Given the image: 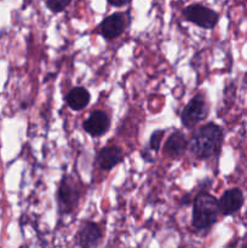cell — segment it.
Returning <instances> with one entry per match:
<instances>
[{
	"mask_svg": "<svg viewBox=\"0 0 247 248\" xmlns=\"http://www.w3.org/2000/svg\"><path fill=\"white\" fill-rule=\"evenodd\" d=\"M224 132L220 126L208 123L199 127L191 135L188 149L195 157L201 160L217 156L222 149Z\"/></svg>",
	"mask_w": 247,
	"mask_h": 248,
	"instance_id": "cell-1",
	"label": "cell"
},
{
	"mask_svg": "<svg viewBox=\"0 0 247 248\" xmlns=\"http://www.w3.org/2000/svg\"><path fill=\"white\" fill-rule=\"evenodd\" d=\"M218 200L207 191L196 195L193 205V227L196 230H208L217 223L219 217Z\"/></svg>",
	"mask_w": 247,
	"mask_h": 248,
	"instance_id": "cell-2",
	"label": "cell"
},
{
	"mask_svg": "<svg viewBox=\"0 0 247 248\" xmlns=\"http://www.w3.org/2000/svg\"><path fill=\"white\" fill-rule=\"evenodd\" d=\"M82 196V184L79 179L68 174L61 181L57 191V205L60 213L69 215L80 202Z\"/></svg>",
	"mask_w": 247,
	"mask_h": 248,
	"instance_id": "cell-3",
	"label": "cell"
},
{
	"mask_svg": "<svg viewBox=\"0 0 247 248\" xmlns=\"http://www.w3.org/2000/svg\"><path fill=\"white\" fill-rule=\"evenodd\" d=\"M210 111V106L207 103L205 94L199 92L189 101V103L184 107L181 114V120L184 127L193 128L198 124L206 120Z\"/></svg>",
	"mask_w": 247,
	"mask_h": 248,
	"instance_id": "cell-4",
	"label": "cell"
},
{
	"mask_svg": "<svg viewBox=\"0 0 247 248\" xmlns=\"http://www.w3.org/2000/svg\"><path fill=\"white\" fill-rule=\"evenodd\" d=\"M182 15L186 21L203 29L215 28L216 24L219 21V15L217 11L201 4L188 5L182 10Z\"/></svg>",
	"mask_w": 247,
	"mask_h": 248,
	"instance_id": "cell-5",
	"label": "cell"
},
{
	"mask_svg": "<svg viewBox=\"0 0 247 248\" xmlns=\"http://www.w3.org/2000/svg\"><path fill=\"white\" fill-rule=\"evenodd\" d=\"M130 22L131 17L128 12H115L103 18L98 26V31L104 39L113 40L126 31Z\"/></svg>",
	"mask_w": 247,
	"mask_h": 248,
	"instance_id": "cell-6",
	"label": "cell"
},
{
	"mask_svg": "<svg viewBox=\"0 0 247 248\" xmlns=\"http://www.w3.org/2000/svg\"><path fill=\"white\" fill-rule=\"evenodd\" d=\"M245 202L244 193L240 188H232L225 190L218 200L219 212L223 216H232L239 212Z\"/></svg>",
	"mask_w": 247,
	"mask_h": 248,
	"instance_id": "cell-7",
	"label": "cell"
},
{
	"mask_svg": "<svg viewBox=\"0 0 247 248\" xmlns=\"http://www.w3.org/2000/svg\"><path fill=\"white\" fill-rule=\"evenodd\" d=\"M110 127V118L104 110H94L82 124L85 132L92 137H101L106 135Z\"/></svg>",
	"mask_w": 247,
	"mask_h": 248,
	"instance_id": "cell-8",
	"label": "cell"
},
{
	"mask_svg": "<svg viewBox=\"0 0 247 248\" xmlns=\"http://www.w3.org/2000/svg\"><path fill=\"white\" fill-rule=\"evenodd\" d=\"M102 230L94 222H85L77 232V245L80 247H97L102 241Z\"/></svg>",
	"mask_w": 247,
	"mask_h": 248,
	"instance_id": "cell-9",
	"label": "cell"
},
{
	"mask_svg": "<svg viewBox=\"0 0 247 248\" xmlns=\"http://www.w3.org/2000/svg\"><path fill=\"white\" fill-rule=\"evenodd\" d=\"M124 160V152L119 145H107L97 153L96 161L99 169L103 171H110Z\"/></svg>",
	"mask_w": 247,
	"mask_h": 248,
	"instance_id": "cell-10",
	"label": "cell"
},
{
	"mask_svg": "<svg viewBox=\"0 0 247 248\" xmlns=\"http://www.w3.org/2000/svg\"><path fill=\"white\" fill-rule=\"evenodd\" d=\"M189 147V140L182 131L176 130L167 137L164 144V153L171 159H178Z\"/></svg>",
	"mask_w": 247,
	"mask_h": 248,
	"instance_id": "cell-11",
	"label": "cell"
},
{
	"mask_svg": "<svg viewBox=\"0 0 247 248\" xmlns=\"http://www.w3.org/2000/svg\"><path fill=\"white\" fill-rule=\"evenodd\" d=\"M91 101V94L85 87H73L65 96V102L72 110L80 111L87 107Z\"/></svg>",
	"mask_w": 247,
	"mask_h": 248,
	"instance_id": "cell-12",
	"label": "cell"
},
{
	"mask_svg": "<svg viewBox=\"0 0 247 248\" xmlns=\"http://www.w3.org/2000/svg\"><path fill=\"white\" fill-rule=\"evenodd\" d=\"M72 0H45V4L50 11L55 12V14H60V12L64 11Z\"/></svg>",
	"mask_w": 247,
	"mask_h": 248,
	"instance_id": "cell-13",
	"label": "cell"
},
{
	"mask_svg": "<svg viewBox=\"0 0 247 248\" xmlns=\"http://www.w3.org/2000/svg\"><path fill=\"white\" fill-rule=\"evenodd\" d=\"M165 136L164 130H156L152 133L149 140V147L153 152H159L160 148H161V140Z\"/></svg>",
	"mask_w": 247,
	"mask_h": 248,
	"instance_id": "cell-14",
	"label": "cell"
},
{
	"mask_svg": "<svg viewBox=\"0 0 247 248\" xmlns=\"http://www.w3.org/2000/svg\"><path fill=\"white\" fill-rule=\"evenodd\" d=\"M109 5L114 7H121V6H125V5L130 4L131 0H107Z\"/></svg>",
	"mask_w": 247,
	"mask_h": 248,
	"instance_id": "cell-15",
	"label": "cell"
},
{
	"mask_svg": "<svg viewBox=\"0 0 247 248\" xmlns=\"http://www.w3.org/2000/svg\"><path fill=\"white\" fill-rule=\"evenodd\" d=\"M244 246H245V247H247V244H245V245H244Z\"/></svg>",
	"mask_w": 247,
	"mask_h": 248,
	"instance_id": "cell-16",
	"label": "cell"
}]
</instances>
